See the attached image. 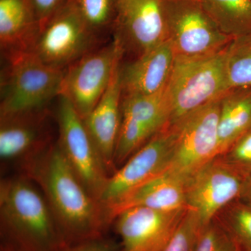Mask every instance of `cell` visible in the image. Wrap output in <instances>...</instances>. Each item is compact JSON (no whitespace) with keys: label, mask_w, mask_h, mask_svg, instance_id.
<instances>
[{"label":"cell","mask_w":251,"mask_h":251,"mask_svg":"<svg viewBox=\"0 0 251 251\" xmlns=\"http://www.w3.org/2000/svg\"><path fill=\"white\" fill-rule=\"evenodd\" d=\"M99 37L70 0L40 27L29 52L57 69H67L98 48Z\"/></svg>","instance_id":"obj_6"},{"label":"cell","mask_w":251,"mask_h":251,"mask_svg":"<svg viewBox=\"0 0 251 251\" xmlns=\"http://www.w3.org/2000/svg\"><path fill=\"white\" fill-rule=\"evenodd\" d=\"M216 218L242 251H251V203L237 200L220 211Z\"/></svg>","instance_id":"obj_23"},{"label":"cell","mask_w":251,"mask_h":251,"mask_svg":"<svg viewBox=\"0 0 251 251\" xmlns=\"http://www.w3.org/2000/svg\"><path fill=\"white\" fill-rule=\"evenodd\" d=\"M57 251H120V245L104 236L74 244H64Z\"/></svg>","instance_id":"obj_28"},{"label":"cell","mask_w":251,"mask_h":251,"mask_svg":"<svg viewBox=\"0 0 251 251\" xmlns=\"http://www.w3.org/2000/svg\"><path fill=\"white\" fill-rule=\"evenodd\" d=\"M49 110L0 119V158L21 164L52 145Z\"/></svg>","instance_id":"obj_15"},{"label":"cell","mask_w":251,"mask_h":251,"mask_svg":"<svg viewBox=\"0 0 251 251\" xmlns=\"http://www.w3.org/2000/svg\"><path fill=\"white\" fill-rule=\"evenodd\" d=\"M69 0H31L40 27Z\"/></svg>","instance_id":"obj_29"},{"label":"cell","mask_w":251,"mask_h":251,"mask_svg":"<svg viewBox=\"0 0 251 251\" xmlns=\"http://www.w3.org/2000/svg\"><path fill=\"white\" fill-rule=\"evenodd\" d=\"M168 40L176 57H196L227 48L233 39L222 32L199 0H163Z\"/></svg>","instance_id":"obj_7"},{"label":"cell","mask_w":251,"mask_h":251,"mask_svg":"<svg viewBox=\"0 0 251 251\" xmlns=\"http://www.w3.org/2000/svg\"><path fill=\"white\" fill-rule=\"evenodd\" d=\"M170 117L166 88L153 95L122 97L115 167L122 166L153 135L169 125Z\"/></svg>","instance_id":"obj_12"},{"label":"cell","mask_w":251,"mask_h":251,"mask_svg":"<svg viewBox=\"0 0 251 251\" xmlns=\"http://www.w3.org/2000/svg\"><path fill=\"white\" fill-rule=\"evenodd\" d=\"M3 57L0 119L48 110L59 98L64 70L47 65L29 52Z\"/></svg>","instance_id":"obj_3"},{"label":"cell","mask_w":251,"mask_h":251,"mask_svg":"<svg viewBox=\"0 0 251 251\" xmlns=\"http://www.w3.org/2000/svg\"><path fill=\"white\" fill-rule=\"evenodd\" d=\"M229 90L251 87V34L235 38L226 56Z\"/></svg>","instance_id":"obj_22"},{"label":"cell","mask_w":251,"mask_h":251,"mask_svg":"<svg viewBox=\"0 0 251 251\" xmlns=\"http://www.w3.org/2000/svg\"><path fill=\"white\" fill-rule=\"evenodd\" d=\"M176 56L168 40L120 66L122 97L149 96L166 88Z\"/></svg>","instance_id":"obj_17"},{"label":"cell","mask_w":251,"mask_h":251,"mask_svg":"<svg viewBox=\"0 0 251 251\" xmlns=\"http://www.w3.org/2000/svg\"><path fill=\"white\" fill-rule=\"evenodd\" d=\"M187 211L133 207L122 211L112 223L121 239L120 251H161Z\"/></svg>","instance_id":"obj_14"},{"label":"cell","mask_w":251,"mask_h":251,"mask_svg":"<svg viewBox=\"0 0 251 251\" xmlns=\"http://www.w3.org/2000/svg\"><path fill=\"white\" fill-rule=\"evenodd\" d=\"M173 141V128L166 126L110 175L100 199L104 210L167 171L171 162Z\"/></svg>","instance_id":"obj_11"},{"label":"cell","mask_w":251,"mask_h":251,"mask_svg":"<svg viewBox=\"0 0 251 251\" xmlns=\"http://www.w3.org/2000/svg\"><path fill=\"white\" fill-rule=\"evenodd\" d=\"M122 61L115 68L105 93L93 110L83 119L87 132L110 176L117 170L115 153L121 126Z\"/></svg>","instance_id":"obj_16"},{"label":"cell","mask_w":251,"mask_h":251,"mask_svg":"<svg viewBox=\"0 0 251 251\" xmlns=\"http://www.w3.org/2000/svg\"><path fill=\"white\" fill-rule=\"evenodd\" d=\"M1 251H23L20 250L17 248L13 247V246L9 245V244L3 243L1 246Z\"/></svg>","instance_id":"obj_31"},{"label":"cell","mask_w":251,"mask_h":251,"mask_svg":"<svg viewBox=\"0 0 251 251\" xmlns=\"http://www.w3.org/2000/svg\"><path fill=\"white\" fill-rule=\"evenodd\" d=\"M194 251H242L217 218L202 227Z\"/></svg>","instance_id":"obj_25"},{"label":"cell","mask_w":251,"mask_h":251,"mask_svg":"<svg viewBox=\"0 0 251 251\" xmlns=\"http://www.w3.org/2000/svg\"><path fill=\"white\" fill-rule=\"evenodd\" d=\"M220 102L216 99L170 125L174 141L168 170L186 181L219 155Z\"/></svg>","instance_id":"obj_5"},{"label":"cell","mask_w":251,"mask_h":251,"mask_svg":"<svg viewBox=\"0 0 251 251\" xmlns=\"http://www.w3.org/2000/svg\"><path fill=\"white\" fill-rule=\"evenodd\" d=\"M227 47L201 57H176L166 87L171 111L169 125L221 98L229 90L226 68Z\"/></svg>","instance_id":"obj_4"},{"label":"cell","mask_w":251,"mask_h":251,"mask_svg":"<svg viewBox=\"0 0 251 251\" xmlns=\"http://www.w3.org/2000/svg\"><path fill=\"white\" fill-rule=\"evenodd\" d=\"M218 28L235 39L251 34V0H199Z\"/></svg>","instance_id":"obj_21"},{"label":"cell","mask_w":251,"mask_h":251,"mask_svg":"<svg viewBox=\"0 0 251 251\" xmlns=\"http://www.w3.org/2000/svg\"><path fill=\"white\" fill-rule=\"evenodd\" d=\"M21 169L45 197L64 244L104 236L109 224L103 206L82 184L57 141Z\"/></svg>","instance_id":"obj_1"},{"label":"cell","mask_w":251,"mask_h":251,"mask_svg":"<svg viewBox=\"0 0 251 251\" xmlns=\"http://www.w3.org/2000/svg\"><path fill=\"white\" fill-rule=\"evenodd\" d=\"M40 25L31 0H0V45L2 56L29 52Z\"/></svg>","instance_id":"obj_19"},{"label":"cell","mask_w":251,"mask_h":251,"mask_svg":"<svg viewBox=\"0 0 251 251\" xmlns=\"http://www.w3.org/2000/svg\"><path fill=\"white\" fill-rule=\"evenodd\" d=\"M240 200L251 203V176L248 179Z\"/></svg>","instance_id":"obj_30"},{"label":"cell","mask_w":251,"mask_h":251,"mask_svg":"<svg viewBox=\"0 0 251 251\" xmlns=\"http://www.w3.org/2000/svg\"><path fill=\"white\" fill-rule=\"evenodd\" d=\"M113 33L125 54L138 57L168 40L163 0H115Z\"/></svg>","instance_id":"obj_13"},{"label":"cell","mask_w":251,"mask_h":251,"mask_svg":"<svg viewBox=\"0 0 251 251\" xmlns=\"http://www.w3.org/2000/svg\"><path fill=\"white\" fill-rule=\"evenodd\" d=\"M84 21L98 35L113 30L116 17L115 0H70Z\"/></svg>","instance_id":"obj_24"},{"label":"cell","mask_w":251,"mask_h":251,"mask_svg":"<svg viewBox=\"0 0 251 251\" xmlns=\"http://www.w3.org/2000/svg\"><path fill=\"white\" fill-rule=\"evenodd\" d=\"M251 128V87L229 90L220 102L219 155L227 151Z\"/></svg>","instance_id":"obj_20"},{"label":"cell","mask_w":251,"mask_h":251,"mask_svg":"<svg viewBox=\"0 0 251 251\" xmlns=\"http://www.w3.org/2000/svg\"><path fill=\"white\" fill-rule=\"evenodd\" d=\"M219 156L244 174L251 176V128Z\"/></svg>","instance_id":"obj_27"},{"label":"cell","mask_w":251,"mask_h":251,"mask_svg":"<svg viewBox=\"0 0 251 251\" xmlns=\"http://www.w3.org/2000/svg\"><path fill=\"white\" fill-rule=\"evenodd\" d=\"M249 177L216 156L186 181L188 209L196 214L204 227L226 206L240 199Z\"/></svg>","instance_id":"obj_10"},{"label":"cell","mask_w":251,"mask_h":251,"mask_svg":"<svg viewBox=\"0 0 251 251\" xmlns=\"http://www.w3.org/2000/svg\"><path fill=\"white\" fill-rule=\"evenodd\" d=\"M113 37L64 69L59 96L68 99L82 119L98 103L125 56L120 41Z\"/></svg>","instance_id":"obj_8"},{"label":"cell","mask_w":251,"mask_h":251,"mask_svg":"<svg viewBox=\"0 0 251 251\" xmlns=\"http://www.w3.org/2000/svg\"><path fill=\"white\" fill-rule=\"evenodd\" d=\"M0 222L4 242L23 251H57L64 245L39 188L24 175L1 180Z\"/></svg>","instance_id":"obj_2"},{"label":"cell","mask_w":251,"mask_h":251,"mask_svg":"<svg viewBox=\"0 0 251 251\" xmlns=\"http://www.w3.org/2000/svg\"><path fill=\"white\" fill-rule=\"evenodd\" d=\"M58 100L57 145L86 189L100 202L110 175L91 139L83 119L65 97L59 96Z\"/></svg>","instance_id":"obj_9"},{"label":"cell","mask_w":251,"mask_h":251,"mask_svg":"<svg viewBox=\"0 0 251 251\" xmlns=\"http://www.w3.org/2000/svg\"><path fill=\"white\" fill-rule=\"evenodd\" d=\"M186 184L184 178L167 170L105 209L107 221L110 225L120 212L133 207L163 211L188 209Z\"/></svg>","instance_id":"obj_18"},{"label":"cell","mask_w":251,"mask_h":251,"mask_svg":"<svg viewBox=\"0 0 251 251\" xmlns=\"http://www.w3.org/2000/svg\"><path fill=\"white\" fill-rule=\"evenodd\" d=\"M202 228L196 214L188 209L176 232L161 251H194Z\"/></svg>","instance_id":"obj_26"}]
</instances>
